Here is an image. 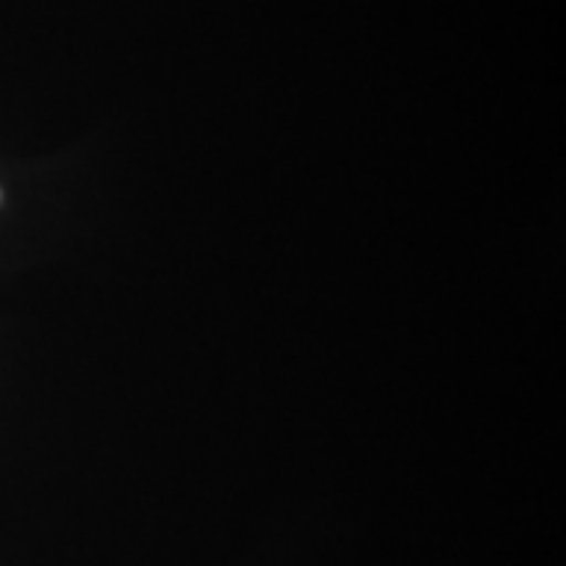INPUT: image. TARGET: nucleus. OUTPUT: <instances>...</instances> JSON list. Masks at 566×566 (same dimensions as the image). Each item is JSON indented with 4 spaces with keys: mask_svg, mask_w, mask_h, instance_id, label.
<instances>
[]
</instances>
